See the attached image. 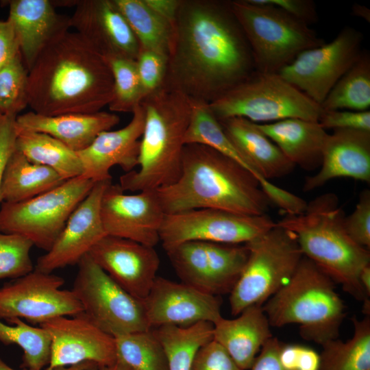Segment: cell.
Listing matches in <instances>:
<instances>
[{
	"mask_svg": "<svg viewBox=\"0 0 370 370\" xmlns=\"http://www.w3.org/2000/svg\"><path fill=\"white\" fill-rule=\"evenodd\" d=\"M255 71L230 1L180 0L162 88L210 103Z\"/></svg>",
	"mask_w": 370,
	"mask_h": 370,
	"instance_id": "cell-1",
	"label": "cell"
},
{
	"mask_svg": "<svg viewBox=\"0 0 370 370\" xmlns=\"http://www.w3.org/2000/svg\"><path fill=\"white\" fill-rule=\"evenodd\" d=\"M114 79L105 57L66 31L40 53L28 75V106L45 116L94 113L108 106Z\"/></svg>",
	"mask_w": 370,
	"mask_h": 370,
	"instance_id": "cell-2",
	"label": "cell"
},
{
	"mask_svg": "<svg viewBox=\"0 0 370 370\" xmlns=\"http://www.w3.org/2000/svg\"><path fill=\"white\" fill-rule=\"evenodd\" d=\"M156 190L166 214L210 208L262 215L271 205L251 173L199 144L184 145L179 177Z\"/></svg>",
	"mask_w": 370,
	"mask_h": 370,
	"instance_id": "cell-3",
	"label": "cell"
},
{
	"mask_svg": "<svg viewBox=\"0 0 370 370\" xmlns=\"http://www.w3.org/2000/svg\"><path fill=\"white\" fill-rule=\"evenodd\" d=\"M345 217L338 197L327 193L308 202L304 213L286 214L276 223L293 232L303 256L362 301L363 312L369 315L370 299L361 288L359 275L370 264V252L349 236Z\"/></svg>",
	"mask_w": 370,
	"mask_h": 370,
	"instance_id": "cell-4",
	"label": "cell"
},
{
	"mask_svg": "<svg viewBox=\"0 0 370 370\" xmlns=\"http://www.w3.org/2000/svg\"><path fill=\"white\" fill-rule=\"evenodd\" d=\"M140 104L145 119L138 169L120 177L119 184L124 191L140 192L169 186L177 180L181 171L191 99L180 92L162 88L146 97Z\"/></svg>",
	"mask_w": 370,
	"mask_h": 370,
	"instance_id": "cell-5",
	"label": "cell"
},
{
	"mask_svg": "<svg viewBox=\"0 0 370 370\" xmlns=\"http://www.w3.org/2000/svg\"><path fill=\"white\" fill-rule=\"evenodd\" d=\"M262 308L271 326L297 324L305 340L321 346L338 338L346 317L335 282L304 256L291 278Z\"/></svg>",
	"mask_w": 370,
	"mask_h": 370,
	"instance_id": "cell-6",
	"label": "cell"
},
{
	"mask_svg": "<svg viewBox=\"0 0 370 370\" xmlns=\"http://www.w3.org/2000/svg\"><path fill=\"white\" fill-rule=\"evenodd\" d=\"M249 45L256 71L278 73L301 52L325 44L309 25L271 5L230 1Z\"/></svg>",
	"mask_w": 370,
	"mask_h": 370,
	"instance_id": "cell-7",
	"label": "cell"
},
{
	"mask_svg": "<svg viewBox=\"0 0 370 370\" xmlns=\"http://www.w3.org/2000/svg\"><path fill=\"white\" fill-rule=\"evenodd\" d=\"M218 120L240 117L256 123L286 119L319 121L322 109L278 73L255 71L209 103Z\"/></svg>",
	"mask_w": 370,
	"mask_h": 370,
	"instance_id": "cell-8",
	"label": "cell"
},
{
	"mask_svg": "<svg viewBox=\"0 0 370 370\" xmlns=\"http://www.w3.org/2000/svg\"><path fill=\"white\" fill-rule=\"evenodd\" d=\"M245 245L247 261L230 293L233 316L249 306H262L291 278L304 257L295 235L277 223Z\"/></svg>",
	"mask_w": 370,
	"mask_h": 370,
	"instance_id": "cell-9",
	"label": "cell"
},
{
	"mask_svg": "<svg viewBox=\"0 0 370 370\" xmlns=\"http://www.w3.org/2000/svg\"><path fill=\"white\" fill-rule=\"evenodd\" d=\"M95 183L80 175L25 201L1 203L0 232L25 236L48 251Z\"/></svg>",
	"mask_w": 370,
	"mask_h": 370,
	"instance_id": "cell-10",
	"label": "cell"
},
{
	"mask_svg": "<svg viewBox=\"0 0 370 370\" xmlns=\"http://www.w3.org/2000/svg\"><path fill=\"white\" fill-rule=\"evenodd\" d=\"M77 265L71 290L90 321L113 337L151 329L143 300L118 285L88 254Z\"/></svg>",
	"mask_w": 370,
	"mask_h": 370,
	"instance_id": "cell-11",
	"label": "cell"
},
{
	"mask_svg": "<svg viewBox=\"0 0 370 370\" xmlns=\"http://www.w3.org/2000/svg\"><path fill=\"white\" fill-rule=\"evenodd\" d=\"M275 225L267 214L247 215L217 209H195L165 214L160 242L164 250L189 241L243 245Z\"/></svg>",
	"mask_w": 370,
	"mask_h": 370,
	"instance_id": "cell-12",
	"label": "cell"
},
{
	"mask_svg": "<svg viewBox=\"0 0 370 370\" xmlns=\"http://www.w3.org/2000/svg\"><path fill=\"white\" fill-rule=\"evenodd\" d=\"M165 251L182 282L215 296L230 293L249 256L245 244L189 241Z\"/></svg>",
	"mask_w": 370,
	"mask_h": 370,
	"instance_id": "cell-13",
	"label": "cell"
},
{
	"mask_svg": "<svg viewBox=\"0 0 370 370\" xmlns=\"http://www.w3.org/2000/svg\"><path fill=\"white\" fill-rule=\"evenodd\" d=\"M363 39L361 32L345 26L332 41L301 52L278 74L321 105L359 58Z\"/></svg>",
	"mask_w": 370,
	"mask_h": 370,
	"instance_id": "cell-14",
	"label": "cell"
},
{
	"mask_svg": "<svg viewBox=\"0 0 370 370\" xmlns=\"http://www.w3.org/2000/svg\"><path fill=\"white\" fill-rule=\"evenodd\" d=\"M64 280L36 269L0 287V319H25L41 324L61 316H75L82 307L72 290L62 289Z\"/></svg>",
	"mask_w": 370,
	"mask_h": 370,
	"instance_id": "cell-15",
	"label": "cell"
},
{
	"mask_svg": "<svg viewBox=\"0 0 370 370\" xmlns=\"http://www.w3.org/2000/svg\"><path fill=\"white\" fill-rule=\"evenodd\" d=\"M165 214L156 190L129 195L110 182L101 199L100 215L107 235L153 247L160 242Z\"/></svg>",
	"mask_w": 370,
	"mask_h": 370,
	"instance_id": "cell-16",
	"label": "cell"
},
{
	"mask_svg": "<svg viewBox=\"0 0 370 370\" xmlns=\"http://www.w3.org/2000/svg\"><path fill=\"white\" fill-rule=\"evenodd\" d=\"M51 338L50 358L46 370L90 362L99 368L117 361L115 339L83 312L61 316L39 325Z\"/></svg>",
	"mask_w": 370,
	"mask_h": 370,
	"instance_id": "cell-17",
	"label": "cell"
},
{
	"mask_svg": "<svg viewBox=\"0 0 370 370\" xmlns=\"http://www.w3.org/2000/svg\"><path fill=\"white\" fill-rule=\"evenodd\" d=\"M143 301L151 329L188 326L201 321L214 323L222 317L219 296L158 276Z\"/></svg>",
	"mask_w": 370,
	"mask_h": 370,
	"instance_id": "cell-18",
	"label": "cell"
},
{
	"mask_svg": "<svg viewBox=\"0 0 370 370\" xmlns=\"http://www.w3.org/2000/svg\"><path fill=\"white\" fill-rule=\"evenodd\" d=\"M112 180L97 182L73 210L51 248L40 256L34 269L51 273L77 264L91 248L106 236L101 215L103 191Z\"/></svg>",
	"mask_w": 370,
	"mask_h": 370,
	"instance_id": "cell-19",
	"label": "cell"
},
{
	"mask_svg": "<svg viewBox=\"0 0 370 370\" xmlns=\"http://www.w3.org/2000/svg\"><path fill=\"white\" fill-rule=\"evenodd\" d=\"M88 255L118 285L140 300L148 295L160 266L154 247L110 235L100 239Z\"/></svg>",
	"mask_w": 370,
	"mask_h": 370,
	"instance_id": "cell-20",
	"label": "cell"
},
{
	"mask_svg": "<svg viewBox=\"0 0 370 370\" xmlns=\"http://www.w3.org/2000/svg\"><path fill=\"white\" fill-rule=\"evenodd\" d=\"M70 17L71 27L107 59L135 60L139 42L113 0H79Z\"/></svg>",
	"mask_w": 370,
	"mask_h": 370,
	"instance_id": "cell-21",
	"label": "cell"
},
{
	"mask_svg": "<svg viewBox=\"0 0 370 370\" xmlns=\"http://www.w3.org/2000/svg\"><path fill=\"white\" fill-rule=\"evenodd\" d=\"M145 119L140 104L127 125L100 133L88 147L77 152L83 169L82 175L97 182L112 180L110 170L114 166H119L125 173L134 170L138 166Z\"/></svg>",
	"mask_w": 370,
	"mask_h": 370,
	"instance_id": "cell-22",
	"label": "cell"
},
{
	"mask_svg": "<svg viewBox=\"0 0 370 370\" xmlns=\"http://www.w3.org/2000/svg\"><path fill=\"white\" fill-rule=\"evenodd\" d=\"M318 172L306 178L303 190H313L337 177L370 182V132L335 130L329 134Z\"/></svg>",
	"mask_w": 370,
	"mask_h": 370,
	"instance_id": "cell-23",
	"label": "cell"
},
{
	"mask_svg": "<svg viewBox=\"0 0 370 370\" xmlns=\"http://www.w3.org/2000/svg\"><path fill=\"white\" fill-rule=\"evenodd\" d=\"M9 16L28 71L40 53L54 38L69 31L70 17L58 14L51 1H8Z\"/></svg>",
	"mask_w": 370,
	"mask_h": 370,
	"instance_id": "cell-24",
	"label": "cell"
},
{
	"mask_svg": "<svg viewBox=\"0 0 370 370\" xmlns=\"http://www.w3.org/2000/svg\"><path fill=\"white\" fill-rule=\"evenodd\" d=\"M120 121L113 112L69 113L45 116L34 112L18 115L16 127L42 132L58 139L74 151L88 147L101 132L110 130Z\"/></svg>",
	"mask_w": 370,
	"mask_h": 370,
	"instance_id": "cell-25",
	"label": "cell"
},
{
	"mask_svg": "<svg viewBox=\"0 0 370 370\" xmlns=\"http://www.w3.org/2000/svg\"><path fill=\"white\" fill-rule=\"evenodd\" d=\"M238 317H221L213 323V340L221 345L242 369H250L273 334L262 305L246 308Z\"/></svg>",
	"mask_w": 370,
	"mask_h": 370,
	"instance_id": "cell-26",
	"label": "cell"
},
{
	"mask_svg": "<svg viewBox=\"0 0 370 370\" xmlns=\"http://www.w3.org/2000/svg\"><path fill=\"white\" fill-rule=\"evenodd\" d=\"M256 125L295 166L309 171L320 167L329 134L318 121L293 118Z\"/></svg>",
	"mask_w": 370,
	"mask_h": 370,
	"instance_id": "cell-27",
	"label": "cell"
},
{
	"mask_svg": "<svg viewBox=\"0 0 370 370\" xmlns=\"http://www.w3.org/2000/svg\"><path fill=\"white\" fill-rule=\"evenodd\" d=\"M219 121L234 146L260 178L270 181L294 169L295 166L255 123L240 117Z\"/></svg>",
	"mask_w": 370,
	"mask_h": 370,
	"instance_id": "cell-28",
	"label": "cell"
},
{
	"mask_svg": "<svg viewBox=\"0 0 370 370\" xmlns=\"http://www.w3.org/2000/svg\"><path fill=\"white\" fill-rule=\"evenodd\" d=\"M64 181L53 169L29 161L16 149L7 164L0 188V204L25 201Z\"/></svg>",
	"mask_w": 370,
	"mask_h": 370,
	"instance_id": "cell-29",
	"label": "cell"
},
{
	"mask_svg": "<svg viewBox=\"0 0 370 370\" xmlns=\"http://www.w3.org/2000/svg\"><path fill=\"white\" fill-rule=\"evenodd\" d=\"M16 132V149L32 162L53 169L64 180L82 175L77 153L58 139L42 132L17 128Z\"/></svg>",
	"mask_w": 370,
	"mask_h": 370,
	"instance_id": "cell-30",
	"label": "cell"
},
{
	"mask_svg": "<svg viewBox=\"0 0 370 370\" xmlns=\"http://www.w3.org/2000/svg\"><path fill=\"white\" fill-rule=\"evenodd\" d=\"M125 18L140 48L169 56L173 27L158 15L145 0H113Z\"/></svg>",
	"mask_w": 370,
	"mask_h": 370,
	"instance_id": "cell-31",
	"label": "cell"
},
{
	"mask_svg": "<svg viewBox=\"0 0 370 370\" xmlns=\"http://www.w3.org/2000/svg\"><path fill=\"white\" fill-rule=\"evenodd\" d=\"M191 101V115L184 138L185 145H204L219 151L251 173L258 179L260 187L265 185L269 180L260 178L234 146L211 110L209 103Z\"/></svg>",
	"mask_w": 370,
	"mask_h": 370,
	"instance_id": "cell-32",
	"label": "cell"
},
{
	"mask_svg": "<svg viewBox=\"0 0 370 370\" xmlns=\"http://www.w3.org/2000/svg\"><path fill=\"white\" fill-rule=\"evenodd\" d=\"M354 334L344 342L338 338L321 345V370H370V316L352 319Z\"/></svg>",
	"mask_w": 370,
	"mask_h": 370,
	"instance_id": "cell-33",
	"label": "cell"
},
{
	"mask_svg": "<svg viewBox=\"0 0 370 370\" xmlns=\"http://www.w3.org/2000/svg\"><path fill=\"white\" fill-rule=\"evenodd\" d=\"M153 330L165 351L169 370H190L198 349L213 339V323L206 321Z\"/></svg>",
	"mask_w": 370,
	"mask_h": 370,
	"instance_id": "cell-34",
	"label": "cell"
},
{
	"mask_svg": "<svg viewBox=\"0 0 370 370\" xmlns=\"http://www.w3.org/2000/svg\"><path fill=\"white\" fill-rule=\"evenodd\" d=\"M322 110H369L370 53L362 50L351 68L339 79L320 105Z\"/></svg>",
	"mask_w": 370,
	"mask_h": 370,
	"instance_id": "cell-35",
	"label": "cell"
},
{
	"mask_svg": "<svg viewBox=\"0 0 370 370\" xmlns=\"http://www.w3.org/2000/svg\"><path fill=\"white\" fill-rule=\"evenodd\" d=\"M0 319V342L5 345H16L23 352L21 367L24 369L41 370L50 358L51 338L42 327L32 326L19 318Z\"/></svg>",
	"mask_w": 370,
	"mask_h": 370,
	"instance_id": "cell-36",
	"label": "cell"
},
{
	"mask_svg": "<svg viewBox=\"0 0 370 370\" xmlns=\"http://www.w3.org/2000/svg\"><path fill=\"white\" fill-rule=\"evenodd\" d=\"M114 339L117 360L134 370H169L165 351L153 329Z\"/></svg>",
	"mask_w": 370,
	"mask_h": 370,
	"instance_id": "cell-37",
	"label": "cell"
},
{
	"mask_svg": "<svg viewBox=\"0 0 370 370\" xmlns=\"http://www.w3.org/2000/svg\"><path fill=\"white\" fill-rule=\"evenodd\" d=\"M110 67L114 88L108 105L112 112H132L143 100V92L135 60L114 57L107 59Z\"/></svg>",
	"mask_w": 370,
	"mask_h": 370,
	"instance_id": "cell-38",
	"label": "cell"
},
{
	"mask_svg": "<svg viewBox=\"0 0 370 370\" xmlns=\"http://www.w3.org/2000/svg\"><path fill=\"white\" fill-rule=\"evenodd\" d=\"M28 75L21 54L0 68V115H14L28 106Z\"/></svg>",
	"mask_w": 370,
	"mask_h": 370,
	"instance_id": "cell-39",
	"label": "cell"
},
{
	"mask_svg": "<svg viewBox=\"0 0 370 370\" xmlns=\"http://www.w3.org/2000/svg\"><path fill=\"white\" fill-rule=\"evenodd\" d=\"M31 241L18 234L0 232V280L16 279L34 269Z\"/></svg>",
	"mask_w": 370,
	"mask_h": 370,
	"instance_id": "cell-40",
	"label": "cell"
},
{
	"mask_svg": "<svg viewBox=\"0 0 370 370\" xmlns=\"http://www.w3.org/2000/svg\"><path fill=\"white\" fill-rule=\"evenodd\" d=\"M167 62L166 56L140 48L136 63L143 92V99L162 88Z\"/></svg>",
	"mask_w": 370,
	"mask_h": 370,
	"instance_id": "cell-41",
	"label": "cell"
},
{
	"mask_svg": "<svg viewBox=\"0 0 370 370\" xmlns=\"http://www.w3.org/2000/svg\"><path fill=\"white\" fill-rule=\"evenodd\" d=\"M345 230L358 245L370 248V190H364L351 214L345 217Z\"/></svg>",
	"mask_w": 370,
	"mask_h": 370,
	"instance_id": "cell-42",
	"label": "cell"
},
{
	"mask_svg": "<svg viewBox=\"0 0 370 370\" xmlns=\"http://www.w3.org/2000/svg\"><path fill=\"white\" fill-rule=\"evenodd\" d=\"M319 123L324 129L370 132V111L322 110Z\"/></svg>",
	"mask_w": 370,
	"mask_h": 370,
	"instance_id": "cell-43",
	"label": "cell"
},
{
	"mask_svg": "<svg viewBox=\"0 0 370 370\" xmlns=\"http://www.w3.org/2000/svg\"><path fill=\"white\" fill-rule=\"evenodd\" d=\"M190 370H242L213 339L197 352Z\"/></svg>",
	"mask_w": 370,
	"mask_h": 370,
	"instance_id": "cell-44",
	"label": "cell"
},
{
	"mask_svg": "<svg viewBox=\"0 0 370 370\" xmlns=\"http://www.w3.org/2000/svg\"><path fill=\"white\" fill-rule=\"evenodd\" d=\"M280 357L291 370H321L320 354L308 347L282 343Z\"/></svg>",
	"mask_w": 370,
	"mask_h": 370,
	"instance_id": "cell-45",
	"label": "cell"
},
{
	"mask_svg": "<svg viewBox=\"0 0 370 370\" xmlns=\"http://www.w3.org/2000/svg\"><path fill=\"white\" fill-rule=\"evenodd\" d=\"M261 189L271 204L280 208L286 214H301L307 208L308 202L304 199L273 184L271 181Z\"/></svg>",
	"mask_w": 370,
	"mask_h": 370,
	"instance_id": "cell-46",
	"label": "cell"
},
{
	"mask_svg": "<svg viewBox=\"0 0 370 370\" xmlns=\"http://www.w3.org/2000/svg\"><path fill=\"white\" fill-rule=\"evenodd\" d=\"M260 4L278 7L299 21L310 25L318 21L316 5L312 0H252Z\"/></svg>",
	"mask_w": 370,
	"mask_h": 370,
	"instance_id": "cell-47",
	"label": "cell"
},
{
	"mask_svg": "<svg viewBox=\"0 0 370 370\" xmlns=\"http://www.w3.org/2000/svg\"><path fill=\"white\" fill-rule=\"evenodd\" d=\"M16 116L0 115V188L8 160L16 149Z\"/></svg>",
	"mask_w": 370,
	"mask_h": 370,
	"instance_id": "cell-48",
	"label": "cell"
},
{
	"mask_svg": "<svg viewBox=\"0 0 370 370\" xmlns=\"http://www.w3.org/2000/svg\"><path fill=\"white\" fill-rule=\"evenodd\" d=\"M282 343L276 337H271L262 347L250 369L291 370L280 359V350Z\"/></svg>",
	"mask_w": 370,
	"mask_h": 370,
	"instance_id": "cell-49",
	"label": "cell"
},
{
	"mask_svg": "<svg viewBox=\"0 0 370 370\" xmlns=\"http://www.w3.org/2000/svg\"><path fill=\"white\" fill-rule=\"evenodd\" d=\"M21 54L14 29L7 18L0 20V68Z\"/></svg>",
	"mask_w": 370,
	"mask_h": 370,
	"instance_id": "cell-50",
	"label": "cell"
},
{
	"mask_svg": "<svg viewBox=\"0 0 370 370\" xmlns=\"http://www.w3.org/2000/svg\"><path fill=\"white\" fill-rule=\"evenodd\" d=\"M145 1L158 15L174 26L180 0H145Z\"/></svg>",
	"mask_w": 370,
	"mask_h": 370,
	"instance_id": "cell-51",
	"label": "cell"
},
{
	"mask_svg": "<svg viewBox=\"0 0 370 370\" xmlns=\"http://www.w3.org/2000/svg\"><path fill=\"white\" fill-rule=\"evenodd\" d=\"M359 282L361 288L367 298H370V264L366 266L361 271L359 275Z\"/></svg>",
	"mask_w": 370,
	"mask_h": 370,
	"instance_id": "cell-52",
	"label": "cell"
},
{
	"mask_svg": "<svg viewBox=\"0 0 370 370\" xmlns=\"http://www.w3.org/2000/svg\"><path fill=\"white\" fill-rule=\"evenodd\" d=\"M352 13L354 16L361 18L368 23L370 22V10L365 5L357 3L353 4Z\"/></svg>",
	"mask_w": 370,
	"mask_h": 370,
	"instance_id": "cell-53",
	"label": "cell"
},
{
	"mask_svg": "<svg viewBox=\"0 0 370 370\" xmlns=\"http://www.w3.org/2000/svg\"><path fill=\"white\" fill-rule=\"evenodd\" d=\"M97 369L98 367L94 363L85 362L75 365L59 367L54 370H95Z\"/></svg>",
	"mask_w": 370,
	"mask_h": 370,
	"instance_id": "cell-54",
	"label": "cell"
},
{
	"mask_svg": "<svg viewBox=\"0 0 370 370\" xmlns=\"http://www.w3.org/2000/svg\"><path fill=\"white\" fill-rule=\"evenodd\" d=\"M98 370H134L127 365L125 364L124 362L117 360L116 362L114 364L106 366L103 367H100L98 369Z\"/></svg>",
	"mask_w": 370,
	"mask_h": 370,
	"instance_id": "cell-55",
	"label": "cell"
},
{
	"mask_svg": "<svg viewBox=\"0 0 370 370\" xmlns=\"http://www.w3.org/2000/svg\"><path fill=\"white\" fill-rule=\"evenodd\" d=\"M0 370H15L8 365L1 358H0ZM23 370H31V369H23Z\"/></svg>",
	"mask_w": 370,
	"mask_h": 370,
	"instance_id": "cell-56",
	"label": "cell"
}]
</instances>
